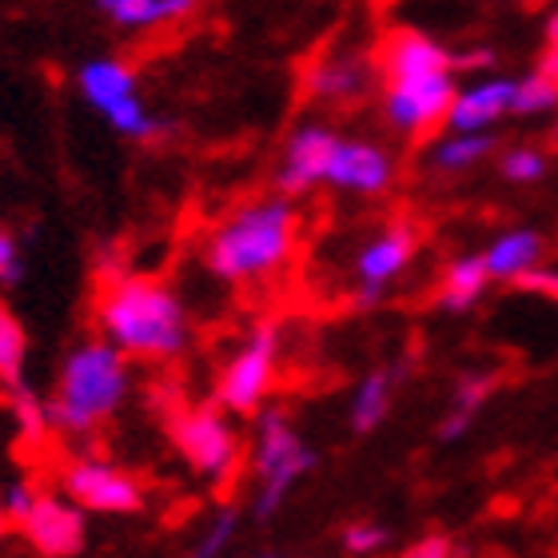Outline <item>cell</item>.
I'll return each mask as SVG.
<instances>
[{
    "label": "cell",
    "mask_w": 558,
    "mask_h": 558,
    "mask_svg": "<svg viewBox=\"0 0 558 558\" xmlns=\"http://www.w3.org/2000/svg\"><path fill=\"white\" fill-rule=\"evenodd\" d=\"M547 112H558V81L547 76L543 69L526 72L523 81H514L511 88V117H547Z\"/></svg>",
    "instance_id": "obj_23"
},
{
    "label": "cell",
    "mask_w": 558,
    "mask_h": 558,
    "mask_svg": "<svg viewBox=\"0 0 558 558\" xmlns=\"http://www.w3.org/2000/svg\"><path fill=\"white\" fill-rule=\"evenodd\" d=\"M168 439H172L175 454L196 471L211 487H228L240 466H244L247 451L244 439L235 430V418L216 403H175L163 418Z\"/></svg>",
    "instance_id": "obj_5"
},
{
    "label": "cell",
    "mask_w": 558,
    "mask_h": 558,
    "mask_svg": "<svg viewBox=\"0 0 558 558\" xmlns=\"http://www.w3.org/2000/svg\"><path fill=\"white\" fill-rule=\"evenodd\" d=\"M24 355H28V336L21 319L0 303V384L16 387L24 379Z\"/></svg>",
    "instance_id": "obj_24"
},
{
    "label": "cell",
    "mask_w": 558,
    "mask_h": 558,
    "mask_svg": "<svg viewBox=\"0 0 558 558\" xmlns=\"http://www.w3.org/2000/svg\"><path fill=\"white\" fill-rule=\"evenodd\" d=\"M538 69L558 81V12L547 21V52H543V60H538Z\"/></svg>",
    "instance_id": "obj_33"
},
{
    "label": "cell",
    "mask_w": 558,
    "mask_h": 558,
    "mask_svg": "<svg viewBox=\"0 0 558 558\" xmlns=\"http://www.w3.org/2000/svg\"><path fill=\"white\" fill-rule=\"evenodd\" d=\"M199 9V0H160V21H184Z\"/></svg>",
    "instance_id": "obj_35"
},
{
    "label": "cell",
    "mask_w": 558,
    "mask_h": 558,
    "mask_svg": "<svg viewBox=\"0 0 558 558\" xmlns=\"http://www.w3.org/2000/svg\"><path fill=\"white\" fill-rule=\"evenodd\" d=\"M547 151L535 144H514L499 156V175L507 184H538L547 175Z\"/></svg>",
    "instance_id": "obj_25"
},
{
    "label": "cell",
    "mask_w": 558,
    "mask_h": 558,
    "mask_svg": "<svg viewBox=\"0 0 558 558\" xmlns=\"http://www.w3.org/2000/svg\"><path fill=\"white\" fill-rule=\"evenodd\" d=\"M132 391L129 355L112 348L105 336L84 339L64 355L57 391L48 399V423L64 435H93L100 423L124 408Z\"/></svg>",
    "instance_id": "obj_3"
},
{
    "label": "cell",
    "mask_w": 558,
    "mask_h": 558,
    "mask_svg": "<svg viewBox=\"0 0 558 558\" xmlns=\"http://www.w3.org/2000/svg\"><path fill=\"white\" fill-rule=\"evenodd\" d=\"M511 288L526 291V295H543V300L558 303V268H547V264H538V268L523 271V276L514 279Z\"/></svg>",
    "instance_id": "obj_30"
},
{
    "label": "cell",
    "mask_w": 558,
    "mask_h": 558,
    "mask_svg": "<svg viewBox=\"0 0 558 558\" xmlns=\"http://www.w3.org/2000/svg\"><path fill=\"white\" fill-rule=\"evenodd\" d=\"M399 558H454V543L442 531H427V535H418L415 543L399 550Z\"/></svg>",
    "instance_id": "obj_31"
},
{
    "label": "cell",
    "mask_w": 558,
    "mask_h": 558,
    "mask_svg": "<svg viewBox=\"0 0 558 558\" xmlns=\"http://www.w3.org/2000/svg\"><path fill=\"white\" fill-rule=\"evenodd\" d=\"M339 132L331 124H319V120H307L300 129L291 132L288 144H283V156H279V168H276V184L283 196H303V192H312V187L324 184V168H327V156L336 148Z\"/></svg>",
    "instance_id": "obj_12"
},
{
    "label": "cell",
    "mask_w": 558,
    "mask_h": 558,
    "mask_svg": "<svg viewBox=\"0 0 558 558\" xmlns=\"http://www.w3.org/2000/svg\"><path fill=\"white\" fill-rule=\"evenodd\" d=\"M24 276L21 252H16V240L9 232H0V283H16Z\"/></svg>",
    "instance_id": "obj_32"
},
{
    "label": "cell",
    "mask_w": 558,
    "mask_h": 558,
    "mask_svg": "<svg viewBox=\"0 0 558 558\" xmlns=\"http://www.w3.org/2000/svg\"><path fill=\"white\" fill-rule=\"evenodd\" d=\"M96 9L120 28H151L160 21V0H96Z\"/></svg>",
    "instance_id": "obj_27"
},
{
    "label": "cell",
    "mask_w": 558,
    "mask_h": 558,
    "mask_svg": "<svg viewBox=\"0 0 558 558\" xmlns=\"http://www.w3.org/2000/svg\"><path fill=\"white\" fill-rule=\"evenodd\" d=\"M379 72H384V84L423 81V76L454 72V57L439 40H430L427 33L391 28V33L384 36V45H379Z\"/></svg>",
    "instance_id": "obj_13"
},
{
    "label": "cell",
    "mask_w": 558,
    "mask_h": 558,
    "mask_svg": "<svg viewBox=\"0 0 558 558\" xmlns=\"http://www.w3.org/2000/svg\"><path fill=\"white\" fill-rule=\"evenodd\" d=\"M367 76L372 69L355 57H336V60H324V64H315L312 76H307V88L312 96L319 100H355V96L367 88Z\"/></svg>",
    "instance_id": "obj_20"
},
{
    "label": "cell",
    "mask_w": 558,
    "mask_h": 558,
    "mask_svg": "<svg viewBox=\"0 0 558 558\" xmlns=\"http://www.w3.org/2000/svg\"><path fill=\"white\" fill-rule=\"evenodd\" d=\"M487 288H490V276H487L483 256H454L451 264L442 268L435 303H439L442 312L463 315V312H471L483 295H487Z\"/></svg>",
    "instance_id": "obj_19"
},
{
    "label": "cell",
    "mask_w": 558,
    "mask_h": 558,
    "mask_svg": "<svg viewBox=\"0 0 558 558\" xmlns=\"http://www.w3.org/2000/svg\"><path fill=\"white\" fill-rule=\"evenodd\" d=\"M391 184H396V160H391V151L339 132L336 148L327 156L324 187L351 192V196H384Z\"/></svg>",
    "instance_id": "obj_9"
},
{
    "label": "cell",
    "mask_w": 558,
    "mask_h": 558,
    "mask_svg": "<svg viewBox=\"0 0 558 558\" xmlns=\"http://www.w3.org/2000/svg\"><path fill=\"white\" fill-rule=\"evenodd\" d=\"M387 538H391V531H387L384 523H375V519H355V523H348L339 531V543H343V550H348L351 558L379 555V550L387 547Z\"/></svg>",
    "instance_id": "obj_28"
},
{
    "label": "cell",
    "mask_w": 558,
    "mask_h": 558,
    "mask_svg": "<svg viewBox=\"0 0 558 558\" xmlns=\"http://www.w3.org/2000/svg\"><path fill=\"white\" fill-rule=\"evenodd\" d=\"M295 240H300V211L291 196L279 192V196L247 199L208 235L204 268L228 288L264 283L288 268Z\"/></svg>",
    "instance_id": "obj_2"
},
{
    "label": "cell",
    "mask_w": 558,
    "mask_h": 558,
    "mask_svg": "<svg viewBox=\"0 0 558 558\" xmlns=\"http://www.w3.org/2000/svg\"><path fill=\"white\" fill-rule=\"evenodd\" d=\"M483 264H487L490 283H514L523 271L538 268L543 256H547V240L535 228H511V232L495 235L487 244V252H478Z\"/></svg>",
    "instance_id": "obj_15"
},
{
    "label": "cell",
    "mask_w": 558,
    "mask_h": 558,
    "mask_svg": "<svg viewBox=\"0 0 558 558\" xmlns=\"http://www.w3.org/2000/svg\"><path fill=\"white\" fill-rule=\"evenodd\" d=\"M279 375V327L271 319L256 324L247 339L235 348V355L220 367L211 403L223 408L232 418H252L268 403Z\"/></svg>",
    "instance_id": "obj_6"
},
{
    "label": "cell",
    "mask_w": 558,
    "mask_h": 558,
    "mask_svg": "<svg viewBox=\"0 0 558 558\" xmlns=\"http://www.w3.org/2000/svg\"><path fill=\"white\" fill-rule=\"evenodd\" d=\"M555 140H558V120H555Z\"/></svg>",
    "instance_id": "obj_39"
},
{
    "label": "cell",
    "mask_w": 558,
    "mask_h": 558,
    "mask_svg": "<svg viewBox=\"0 0 558 558\" xmlns=\"http://www.w3.org/2000/svg\"><path fill=\"white\" fill-rule=\"evenodd\" d=\"M81 96L88 100V108H96L100 117H108L117 105H124L129 96H136V72L117 57H96L76 72Z\"/></svg>",
    "instance_id": "obj_17"
},
{
    "label": "cell",
    "mask_w": 558,
    "mask_h": 558,
    "mask_svg": "<svg viewBox=\"0 0 558 558\" xmlns=\"http://www.w3.org/2000/svg\"><path fill=\"white\" fill-rule=\"evenodd\" d=\"M40 499V490L28 483V478H12L0 487V511L9 514V523H21L24 514L33 511V502Z\"/></svg>",
    "instance_id": "obj_29"
},
{
    "label": "cell",
    "mask_w": 558,
    "mask_h": 558,
    "mask_svg": "<svg viewBox=\"0 0 558 558\" xmlns=\"http://www.w3.org/2000/svg\"><path fill=\"white\" fill-rule=\"evenodd\" d=\"M454 72L423 76V81H396L384 84V120L403 136H423L435 124H442L454 96Z\"/></svg>",
    "instance_id": "obj_8"
},
{
    "label": "cell",
    "mask_w": 558,
    "mask_h": 558,
    "mask_svg": "<svg viewBox=\"0 0 558 558\" xmlns=\"http://www.w3.org/2000/svg\"><path fill=\"white\" fill-rule=\"evenodd\" d=\"M247 466L256 478V495H252V519L256 523H271L283 502L291 499V490L300 487L303 478L319 466V451L303 439L295 418L283 408H264L252 415V451H247Z\"/></svg>",
    "instance_id": "obj_4"
},
{
    "label": "cell",
    "mask_w": 558,
    "mask_h": 558,
    "mask_svg": "<svg viewBox=\"0 0 558 558\" xmlns=\"http://www.w3.org/2000/svg\"><path fill=\"white\" fill-rule=\"evenodd\" d=\"M459 69H471V72H490L495 69V52L490 48H471L463 57H454V72Z\"/></svg>",
    "instance_id": "obj_34"
},
{
    "label": "cell",
    "mask_w": 558,
    "mask_h": 558,
    "mask_svg": "<svg viewBox=\"0 0 558 558\" xmlns=\"http://www.w3.org/2000/svg\"><path fill=\"white\" fill-rule=\"evenodd\" d=\"M396 387H399V367H375L355 384L351 391V408H348V427L355 435H372L387 423L391 415V403H396Z\"/></svg>",
    "instance_id": "obj_18"
},
{
    "label": "cell",
    "mask_w": 558,
    "mask_h": 558,
    "mask_svg": "<svg viewBox=\"0 0 558 558\" xmlns=\"http://www.w3.org/2000/svg\"><path fill=\"white\" fill-rule=\"evenodd\" d=\"M511 76H483V81L454 88L447 108V132H490L502 117H511Z\"/></svg>",
    "instance_id": "obj_14"
},
{
    "label": "cell",
    "mask_w": 558,
    "mask_h": 558,
    "mask_svg": "<svg viewBox=\"0 0 558 558\" xmlns=\"http://www.w3.org/2000/svg\"><path fill=\"white\" fill-rule=\"evenodd\" d=\"M4 526H9V514L0 511V535H4Z\"/></svg>",
    "instance_id": "obj_36"
},
{
    "label": "cell",
    "mask_w": 558,
    "mask_h": 558,
    "mask_svg": "<svg viewBox=\"0 0 558 558\" xmlns=\"http://www.w3.org/2000/svg\"><path fill=\"white\" fill-rule=\"evenodd\" d=\"M490 151H495L490 132H451L430 148V168L442 175H463L487 160Z\"/></svg>",
    "instance_id": "obj_21"
},
{
    "label": "cell",
    "mask_w": 558,
    "mask_h": 558,
    "mask_svg": "<svg viewBox=\"0 0 558 558\" xmlns=\"http://www.w3.org/2000/svg\"><path fill=\"white\" fill-rule=\"evenodd\" d=\"M96 324L112 348L144 363L180 360L192 343L184 300L160 276H112L96 300Z\"/></svg>",
    "instance_id": "obj_1"
},
{
    "label": "cell",
    "mask_w": 558,
    "mask_h": 558,
    "mask_svg": "<svg viewBox=\"0 0 558 558\" xmlns=\"http://www.w3.org/2000/svg\"><path fill=\"white\" fill-rule=\"evenodd\" d=\"M415 256H418V228L411 220H396V223H387V228H379V232L355 252L351 271H355V283H360V288L387 291L411 264H415Z\"/></svg>",
    "instance_id": "obj_11"
},
{
    "label": "cell",
    "mask_w": 558,
    "mask_h": 558,
    "mask_svg": "<svg viewBox=\"0 0 558 558\" xmlns=\"http://www.w3.org/2000/svg\"><path fill=\"white\" fill-rule=\"evenodd\" d=\"M12 418H16V430H21L24 442H45V435L52 430L48 403H40V396H33L24 384L12 387Z\"/></svg>",
    "instance_id": "obj_26"
},
{
    "label": "cell",
    "mask_w": 558,
    "mask_h": 558,
    "mask_svg": "<svg viewBox=\"0 0 558 558\" xmlns=\"http://www.w3.org/2000/svg\"><path fill=\"white\" fill-rule=\"evenodd\" d=\"M499 387V375L495 372H466L459 375V384L451 391V403L442 411V418L435 423V439L439 442H459L466 430L475 427L478 411L487 408V399L495 396Z\"/></svg>",
    "instance_id": "obj_16"
},
{
    "label": "cell",
    "mask_w": 558,
    "mask_h": 558,
    "mask_svg": "<svg viewBox=\"0 0 558 558\" xmlns=\"http://www.w3.org/2000/svg\"><path fill=\"white\" fill-rule=\"evenodd\" d=\"M259 558H288V555H259Z\"/></svg>",
    "instance_id": "obj_38"
},
{
    "label": "cell",
    "mask_w": 558,
    "mask_h": 558,
    "mask_svg": "<svg viewBox=\"0 0 558 558\" xmlns=\"http://www.w3.org/2000/svg\"><path fill=\"white\" fill-rule=\"evenodd\" d=\"M240 519H244V511H240L235 502H223V507H216V511H211V519L204 523V531L192 538L187 558H223L228 550H232L235 535H240Z\"/></svg>",
    "instance_id": "obj_22"
},
{
    "label": "cell",
    "mask_w": 558,
    "mask_h": 558,
    "mask_svg": "<svg viewBox=\"0 0 558 558\" xmlns=\"http://www.w3.org/2000/svg\"><path fill=\"white\" fill-rule=\"evenodd\" d=\"M487 558H514V555H502V550H495V555H487Z\"/></svg>",
    "instance_id": "obj_37"
},
{
    "label": "cell",
    "mask_w": 558,
    "mask_h": 558,
    "mask_svg": "<svg viewBox=\"0 0 558 558\" xmlns=\"http://www.w3.org/2000/svg\"><path fill=\"white\" fill-rule=\"evenodd\" d=\"M21 531L28 538V547L45 558H72L84 550L88 538V523L84 511L69 495H40L33 502V511L21 519Z\"/></svg>",
    "instance_id": "obj_10"
},
{
    "label": "cell",
    "mask_w": 558,
    "mask_h": 558,
    "mask_svg": "<svg viewBox=\"0 0 558 558\" xmlns=\"http://www.w3.org/2000/svg\"><path fill=\"white\" fill-rule=\"evenodd\" d=\"M60 495H69L84 514H136L144 511V483L120 463L84 454L60 471Z\"/></svg>",
    "instance_id": "obj_7"
}]
</instances>
